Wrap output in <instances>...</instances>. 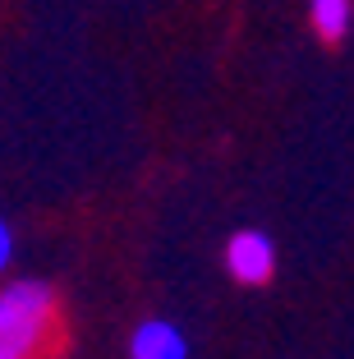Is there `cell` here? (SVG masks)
<instances>
[{
  "mask_svg": "<svg viewBox=\"0 0 354 359\" xmlns=\"http://www.w3.org/2000/svg\"><path fill=\"white\" fill-rule=\"evenodd\" d=\"M55 327V290L46 281H14L0 290V359H32Z\"/></svg>",
  "mask_w": 354,
  "mask_h": 359,
  "instance_id": "1",
  "label": "cell"
},
{
  "mask_svg": "<svg viewBox=\"0 0 354 359\" xmlns=\"http://www.w3.org/2000/svg\"><path fill=\"white\" fill-rule=\"evenodd\" d=\"M226 272L235 276L240 285H267L276 276V244H271L267 231L258 226H244L226 240Z\"/></svg>",
  "mask_w": 354,
  "mask_h": 359,
  "instance_id": "2",
  "label": "cell"
},
{
  "mask_svg": "<svg viewBox=\"0 0 354 359\" xmlns=\"http://www.w3.org/2000/svg\"><path fill=\"white\" fill-rule=\"evenodd\" d=\"M129 359H189V337L166 318H147L134 327Z\"/></svg>",
  "mask_w": 354,
  "mask_h": 359,
  "instance_id": "3",
  "label": "cell"
},
{
  "mask_svg": "<svg viewBox=\"0 0 354 359\" xmlns=\"http://www.w3.org/2000/svg\"><path fill=\"white\" fill-rule=\"evenodd\" d=\"M313 10V28H318V37L322 42H345V32H350L354 23V0H308Z\"/></svg>",
  "mask_w": 354,
  "mask_h": 359,
  "instance_id": "4",
  "label": "cell"
},
{
  "mask_svg": "<svg viewBox=\"0 0 354 359\" xmlns=\"http://www.w3.org/2000/svg\"><path fill=\"white\" fill-rule=\"evenodd\" d=\"M14 258V231H10V222L0 217V272H5V263Z\"/></svg>",
  "mask_w": 354,
  "mask_h": 359,
  "instance_id": "5",
  "label": "cell"
}]
</instances>
